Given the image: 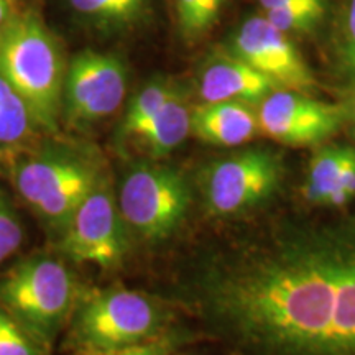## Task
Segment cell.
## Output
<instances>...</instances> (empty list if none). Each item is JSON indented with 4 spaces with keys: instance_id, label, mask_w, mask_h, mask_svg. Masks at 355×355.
Returning a JSON list of instances; mask_svg holds the SVG:
<instances>
[{
    "instance_id": "obj_15",
    "label": "cell",
    "mask_w": 355,
    "mask_h": 355,
    "mask_svg": "<svg viewBox=\"0 0 355 355\" xmlns=\"http://www.w3.org/2000/svg\"><path fill=\"white\" fill-rule=\"evenodd\" d=\"M35 121L28 105L0 74V146H15L32 135Z\"/></svg>"
},
{
    "instance_id": "obj_4",
    "label": "cell",
    "mask_w": 355,
    "mask_h": 355,
    "mask_svg": "<svg viewBox=\"0 0 355 355\" xmlns=\"http://www.w3.org/2000/svg\"><path fill=\"white\" fill-rule=\"evenodd\" d=\"M79 298L76 277L55 257L21 260L0 278V308L46 350L71 319Z\"/></svg>"
},
{
    "instance_id": "obj_5",
    "label": "cell",
    "mask_w": 355,
    "mask_h": 355,
    "mask_svg": "<svg viewBox=\"0 0 355 355\" xmlns=\"http://www.w3.org/2000/svg\"><path fill=\"white\" fill-rule=\"evenodd\" d=\"M104 176L97 159L66 146H50L30 155L13 171L17 193L58 235Z\"/></svg>"
},
{
    "instance_id": "obj_20",
    "label": "cell",
    "mask_w": 355,
    "mask_h": 355,
    "mask_svg": "<svg viewBox=\"0 0 355 355\" xmlns=\"http://www.w3.org/2000/svg\"><path fill=\"white\" fill-rule=\"evenodd\" d=\"M224 0H176V15L181 33L198 38L212 28Z\"/></svg>"
},
{
    "instance_id": "obj_24",
    "label": "cell",
    "mask_w": 355,
    "mask_h": 355,
    "mask_svg": "<svg viewBox=\"0 0 355 355\" xmlns=\"http://www.w3.org/2000/svg\"><path fill=\"white\" fill-rule=\"evenodd\" d=\"M345 56L355 69V0H350L345 20Z\"/></svg>"
},
{
    "instance_id": "obj_6",
    "label": "cell",
    "mask_w": 355,
    "mask_h": 355,
    "mask_svg": "<svg viewBox=\"0 0 355 355\" xmlns=\"http://www.w3.org/2000/svg\"><path fill=\"white\" fill-rule=\"evenodd\" d=\"M117 202L133 234L144 241L162 242L181 227L193 194L183 173L170 166L144 163L123 175Z\"/></svg>"
},
{
    "instance_id": "obj_19",
    "label": "cell",
    "mask_w": 355,
    "mask_h": 355,
    "mask_svg": "<svg viewBox=\"0 0 355 355\" xmlns=\"http://www.w3.org/2000/svg\"><path fill=\"white\" fill-rule=\"evenodd\" d=\"M326 12L324 0H300L290 6L265 12V19L283 33L308 32Z\"/></svg>"
},
{
    "instance_id": "obj_10",
    "label": "cell",
    "mask_w": 355,
    "mask_h": 355,
    "mask_svg": "<svg viewBox=\"0 0 355 355\" xmlns=\"http://www.w3.org/2000/svg\"><path fill=\"white\" fill-rule=\"evenodd\" d=\"M260 130L279 144L316 145L339 130L344 114L340 107L290 89H275L261 101Z\"/></svg>"
},
{
    "instance_id": "obj_17",
    "label": "cell",
    "mask_w": 355,
    "mask_h": 355,
    "mask_svg": "<svg viewBox=\"0 0 355 355\" xmlns=\"http://www.w3.org/2000/svg\"><path fill=\"white\" fill-rule=\"evenodd\" d=\"M349 150L350 146H324L311 159L308 180H306L304 186V196L311 204L326 206L327 196H329L337 176L343 170Z\"/></svg>"
},
{
    "instance_id": "obj_2",
    "label": "cell",
    "mask_w": 355,
    "mask_h": 355,
    "mask_svg": "<svg viewBox=\"0 0 355 355\" xmlns=\"http://www.w3.org/2000/svg\"><path fill=\"white\" fill-rule=\"evenodd\" d=\"M0 74L21 96L43 130L55 132L63 109L66 66L60 44L33 13L0 28Z\"/></svg>"
},
{
    "instance_id": "obj_11",
    "label": "cell",
    "mask_w": 355,
    "mask_h": 355,
    "mask_svg": "<svg viewBox=\"0 0 355 355\" xmlns=\"http://www.w3.org/2000/svg\"><path fill=\"white\" fill-rule=\"evenodd\" d=\"M234 56L268 76L279 89L309 91L314 76L286 33L265 17H254L242 24L234 38Z\"/></svg>"
},
{
    "instance_id": "obj_23",
    "label": "cell",
    "mask_w": 355,
    "mask_h": 355,
    "mask_svg": "<svg viewBox=\"0 0 355 355\" xmlns=\"http://www.w3.org/2000/svg\"><path fill=\"white\" fill-rule=\"evenodd\" d=\"M355 196V148L349 150L343 170L337 176L334 186H332L329 196H327L326 206L343 207Z\"/></svg>"
},
{
    "instance_id": "obj_14",
    "label": "cell",
    "mask_w": 355,
    "mask_h": 355,
    "mask_svg": "<svg viewBox=\"0 0 355 355\" xmlns=\"http://www.w3.org/2000/svg\"><path fill=\"white\" fill-rule=\"evenodd\" d=\"M189 133L191 110L183 94L176 91L162 105L137 140L144 145L145 152L152 158H165L183 144Z\"/></svg>"
},
{
    "instance_id": "obj_9",
    "label": "cell",
    "mask_w": 355,
    "mask_h": 355,
    "mask_svg": "<svg viewBox=\"0 0 355 355\" xmlns=\"http://www.w3.org/2000/svg\"><path fill=\"white\" fill-rule=\"evenodd\" d=\"M125 92L127 68L117 56L81 51L66 68L61 115L73 127H89L121 107Z\"/></svg>"
},
{
    "instance_id": "obj_27",
    "label": "cell",
    "mask_w": 355,
    "mask_h": 355,
    "mask_svg": "<svg viewBox=\"0 0 355 355\" xmlns=\"http://www.w3.org/2000/svg\"><path fill=\"white\" fill-rule=\"evenodd\" d=\"M83 355H119V352H115V354H83Z\"/></svg>"
},
{
    "instance_id": "obj_1",
    "label": "cell",
    "mask_w": 355,
    "mask_h": 355,
    "mask_svg": "<svg viewBox=\"0 0 355 355\" xmlns=\"http://www.w3.org/2000/svg\"><path fill=\"white\" fill-rule=\"evenodd\" d=\"M193 295L232 355H355V219L248 224L199 268Z\"/></svg>"
},
{
    "instance_id": "obj_25",
    "label": "cell",
    "mask_w": 355,
    "mask_h": 355,
    "mask_svg": "<svg viewBox=\"0 0 355 355\" xmlns=\"http://www.w3.org/2000/svg\"><path fill=\"white\" fill-rule=\"evenodd\" d=\"M260 6L266 10H273V8H279V7H285L290 6V3L300 2V0H259Z\"/></svg>"
},
{
    "instance_id": "obj_22",
    "label": "cell",
    "mask_w": 355,
    "mask_h": 355,
    "mask_svg": "<svg viewBox=\"0 0 355 355\" xmlns=\"http://www.w3.org/2000/svg\"><path fill=\"white\" fill-rule=\"evenodd\" d=\"M24 225L10 199L0 189V263L19 252L24 243Z\"/></svg>"
},
{
    "instance_id": "obj_26",
    "label": "cell",
    "mask_w": 355,
    "mask_h": 355,
    "mask_svg": "<svg viewBox=\"0 0 355 355\" xmlns=\"http://www.w3.org/2000/svg\"><path fill=\"white\" fill-rule=\"evenodd\" d=\"M8 17V8H7V2L6 0H0V28L6 25Z\"/></svg>"
},
{
    "instance_id": "obj_13",
    "label": "cell",
    "mask_w": 355,
    "mask_h": 355,
    "mask_svg": "<svg viewBox=\"0 0 355 355\" xmlns=\"http://www.w3.org/2000/svg\"><path fill=\"white\" fill-rule=\"evenodd\" d=\"M259 128V117L245 102H204L191 112V133L211 145H242Z\"/></svg>"
},
{
    "instance_id": "obj_8",
    "label": "cell",
    "mask_w": 355,
    "mask_h": 355,
    "mask_svg": "<svg viewBox=\"0 0 355 355\" xmlns=\"http://www.w3.org/2000/svg\"><path fill=\"white\" fill-rule=\"evenodd\" d=\"M60 250L74 263H91L102 270L122 265L128 252V227L107 176L79 204L60 234Z\"/></svg>"
},
{
    "instance_id": "obj_21",
    "label": "cell",
    "mask_w": 355,
    "mask_h": 355,
    "mask_svg": "<svg viewBox=\"0 0 355 355\" xmlns=\"http://www.w3.org/2000/svg\"><path fill=\"white\" fill-rule=\"evenodd\" d=\"M21 324L0 308V355H48Z\"/></svg>"
},
{
    "instance_id": "obj_12",
    "label": "cell",
    "mask_w": 355,
    "mask_h": 355,
    "mask_svg": "<svg viewBox=\"0 0 355 355\" xmlns=\"http://www.w3.org/2000/svg\"><path fill=\"white\" fill-rule=\"evenodd\" d=\"M279 89L272 79L237 56L219 58L202 69L199 92L204 102H261Z\"/></svg>"
},
{
    "instance_id": "obj_3",
    "label": "cell",
    "mask_w": 355,
    "mask_h": 355,
    "mask_svg": "<svg viewBox=\"0 0 355 355\" xmlns=\"http://www.w3.org/2000/svg\"><path fill=\"white\" fill-rule=\"evenodd\" d=\"M166 319V311L152 296L110 286L79 298L68 343L79 355L115 354L158 339Z\"/></svg>"
},
{
    "instance_id": "obj_18",
    "label": "cell",
    "mask_w": 355,
    "mask_h": 355,
    "mask_svg": "<svg viewBox=\"0 0 355 355\" xmlns=\"http://www.w3.org/2000/svg\"><path fill=\"white\" fill-rule=\"evenodd\" d=\"M79 15L101 26L132 24L144 10L146 0H69Z\"/></svg>"
},
{
    "instance_id": "obj_7",
    "label": "cell",
    "mask_w": 355,
    "mask_h": 355,
    "mask_svg": "<svg viewBox=\"0 0 355 355\" xmlns=\"http://www.w3.org/2000/svg\"><path fill=\"white\" fill-rule=\"evenodd\" d=\"M285 178L277 152L250 148L211 163L201 176L204 206L217 217H235L273 198Z\"/></svg>"
},
{
    "instance_id": "obj_16",
    "label": "cell",
    "mask_w": 355,
    "mask_h": 355,
    "mask_svg": "<svg viewBox=\"0 0 355 355\" xmlns=\"http://www.w3.org/2000/svg\"><path fill=\"white\" fill-rule=\"evenodd\" d=\"M178 89L175 84L165 79H155L141 87L137 96L133 97L123 115L121 135L125 139H137L144 128L152 122V119L162 109V105L175 94Z\"/></svg>"
}]
</instances>
